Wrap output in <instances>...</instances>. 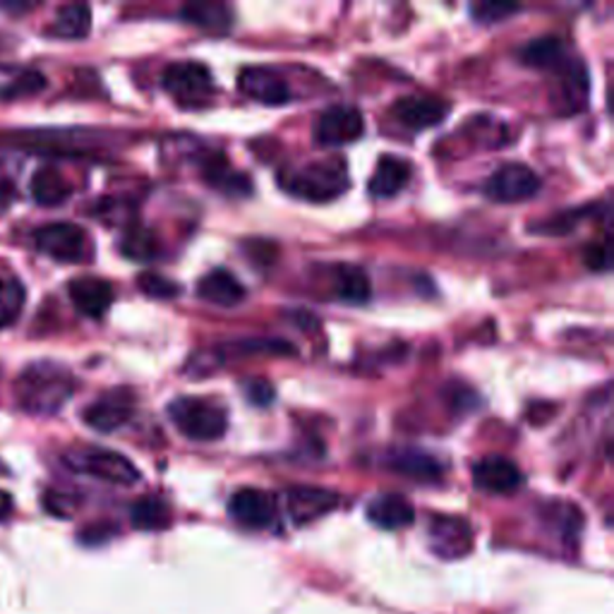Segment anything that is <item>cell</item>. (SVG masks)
Masks as SVG:
<instances>
[{"label":"cell","mask_w":614,"mask_h":614,"mask_svg":"<svg viewBox=\"0 0 614 614\" xmlns=\"http://www.w3.org/2000/svg\"><path fill=\"white\" fill-rule=\"evenodd\" d=\"M75 392V377L58 363L27 365L14 379V402L32 416H53Z\"/></svg>","instance_id":"6da1fadb"},{"label":"cell","mask_w":614,"mask_h":614,"mask_svg":"<svg viewBox=\"0 0 614 614\" xmlns=\"http://www.w3.org/2000/svg\"><path fill=\"white\" fill-rule=\"evenodd\" d=\"M279 182L288 195L307 199V202H329L348 190L350 178L346 161L341 157H329L281 171Z\"/></svg>","instance_id":"7a4b0ae2"},{"label":"cell","mask_w":614,"mask_h":614,"mask_svg":"<svg viewBox=\"0 0 614 614\" xmlns=\"http://www.w3.org/2000/svg\"><path fill=\"white\" fill-rule=\"evenodd\" d=\"M168 418L192 442H217L228 429L226 408L199 396L174 398L168 404Z\"/></svg>","instance_id":"3957f363"},{"label":"cell","mask_w":614,"mask_h":614,"mask_svg":"<svg viewBox=\"0 0 614 614\" xmlns=\"http://www.w3.org/2000/svg\"><path fill=\"white\" fill-rule=\"evenodd\" d=\"M66 466H70L75 473L89 475V478H97L101 483H111V485H122V487H130L142 478L140 471L135 468V464L128 456L111 449H101V447H82V449L68 452Z\"/></svg>","instance_id":"277c9868"},{"label":"cell","mask_w":614,"mask_h":614,"mask_svg":"<svg viewBox=\"0 0 614 614\" xmlns=\"http://www.w3.org/2000/svg\"><path fill=\"white\" fill-rule=\"evenodd\" d=\"M164 89L171 95L182 109H205L214 97V80L207 66L195 60H182L164 70Z\"/></svg>","instance_id":"5b68a950"},{"label":"cell","mask_w":614,"mask_h":614,"mask_svg":"<svg viewBox=\"0 0 614 614\" xmlns=\"http://www.w3.org/2000/svg\"><path fill=\"white\" fill-rule=\"evenodd\" d=\"M541 190V178L526 164H504L485 180V195L502 205L526 202Z\"/></svg>","instance_id":"8992f818"},{"label":"cell","mask_w":614,"mask_h":614,"mask_svg":"<svg viewBox=\"0 0 614 614\" xmlns=\"http://www.w3.org/2000/svg\"><path fill=\"white\" fill-rule=\"evenodd\" d=\"M365 132V118L348 103L329 106L327 111H321L315 122V140L321 147H344L360 140Z\"/></svg>","instance_id":"52a82bcc"},{"label":"cell","mask_w":614,"mask_h":614,"mask_svg":"<svg viewBox=\"0 0 614 614\" xmlns=\"http://www.w3.org/2000/svg\"><path fill=\"white\" fill-rule=\"evenodd\" d=\"M34 245L39 252L58 259V263L75 265L87 257V234L80 226L68 221L41 226L34 234Z\"/></svg>","instance_id":"ba28073f"},{"label":"cell","mask_w":614,"mask_h":614,"mask_svg":"<svg viewBox=\"0 0 614 614\" xmlns=\"http://www.w3.org/2000/svg\"><path fill=\"white\" fill-rule=\"evenodd\" d=\"M135 413V396L130 389H111L101 394L95 404L85 410V423L97 433H116Z\"/></svg>","instance_id":"9c48e42d"},{"label":"cell","mask_w":614,"mask_h":614,"mask_svg":"<svg viewBox=\"0 0 614 614\" xmlns=\"http://www.w3.org/2000/svg\"><path fill=\"white\" fill-rule=\"evenodd\" d=\"M286 514L296 526L313 524V521L327 516L339 504V495L325 487H290L284 493Z\"/></svg>","instance_id":"30bf717a"},{"label":"cell","mask_w":614,"mask_h":614,"mask_svg":"<svg viewBox=\"0 0 614 614\" xmlns=\"http://www.w3.org/2000/svg\"><path fill=\"white\" fill-rule=\"evenodd\" d=\"M473 483L489 495H514L524 485V473L504 456H485L473 466Z\"/></svg>","instance_id":"8fae6325"},{"label":"cell","mask_w":614,"mask_h":614,"mask_svg":"<svg viewBox=\"0 0 614 614\" xmlns=\"http://www.w3.org/2000/svg\"><path fill=\"white\" fill-rule=\"evenodd\" d=\"M228 514L245 528H269L276 521V499L257 487H242L230 497Z\"/></svg>","instance_id":"7c38bea8"},{"label":"cell","mask_w":614,"mask_h":614,"mask_svg":"<svg viewBox=\"0 0 614 614\" xmlns=\"http://www.w3.org/2000/svg\"><path fill=\"white\" fill-rule=\"evenodd\" d=\"M429 545L435 555L444 559H458L473 547V531L466 518L458 516H435L429 524Z\"/></svg>","instance_id":"4fadbf2b"},{"label":"cell","mask_w":614,"mask_h":614,"mask_svg":"<svg viewBox=\"0 0 614 614\" xmlns=\"http://www.w3.org/2000/svg\"><path fill=\"white\" fill-rule=\"evenodd\" d=\"M449 111L452 103L437 97H404L394 103L396 120L413 132L439 126Z\"/></svg>","instance_id":"5bb4252c"},{"label":"cell","mask_w":614,"mask_h":614,"mask_svg":"<svg viewBox=\"0 0 614 614\" xmlns=\"http://www.w3.org/2000/svg\"><path fill=\"white\" fill-rule=\"evenodd\" d=\"M68 296L77 313H82L91 319H99L113 303V286L111 281L99 279V276H80L68 284Z\"/></svg>","instance_id":"9a60e30c"},{"label":"cell","mask_w":614,"mask_h":614,"mask_svg":"<svg viewBox=\"0 0 614 614\" xmlns=\"http://www.w3.org/2000/svg\"><path fill=\"white\" fill-rule=\"evenodd\" d=\"M238 85L245 97L265 106H284L290 101L288 85L269 68H245L238 77Z\"/></svg>","instance_id":"2e32d148"},{"label":"cell","mask_w":614,"mask_h":614,"mask_svg":"<svg viewBox=\"0 0 614 614\" xmlns=\"http://www.w3.org/2000/svg\"><path fill=\"white\" fill-rule=\"evenodd\" d=\"M384 466L389 471L406 475V478L420 481V483H429V481H439L442 478V464L427 452L420 449H394L384 458Z\"/></svg>","instance_id":"e0dca14e"},{"label":"cell","mask_w":614,"mask_h":614,"mask_svg":"<svg viewBox=\"0 0 614 614\" xmlns=\"http://www.w3.org/2000/svg\"><path fill=\"white\" fill-rule=\"evenodd\" d=\"M410 174L413 168L408 161L394 157V154H384V157L377 161L370 182H367V190H370V195L377 199L396 197L410 182Z\"/></svg>","instance_id":"ac0fdd59"},{"label":"cell","mask_w":614,"mask_h":614,"mask_svg":"<svg viewBox=\"0 0 614 614\" xmlns=\"http://www.w3.org/2000/svg\"><path fill=\"white\" fill-rule=\"evenodd\" d=\"M367 518L384 531H398L416 521V509H413V504L404 495L389 493L379 495L367 504Z\"/></svg>","instance_id":"d6986e66"},{"label":"cell","mask_w":614,"mask_h":614,"mask_svg":"<svg viewBox=\"0 0 614 614\" xmlns=\"http://www.w3.org/2000/svg\"><path fill=\"white\" fill-rule=\"evenodd\" d=\"M197 296L221 307H236L245 300V286L238 281L236 274L226 269H211L197 284Z\"/></svg>","instance_id":"ffe728a7"},{"label":"cell","mask_w":614,"mask_h":614,"mask_svg":"<svg viewBox=\"0 0 614 614\" xmlns=\"http://www.w3.org/2000/svg\"><path fill=\"white\" fill-rule=\"evenodd\" d=\"M34 202L41 207H60L68 202L70 197V182L60 176L56 168H39L29 182Z\"/></svg>","instance_id":"44dd1931"},{"label":"cell","mask_w":614,"mask_h":614,"mask_svg":"<svg viewBox=\"0 0 614 614\" xmlns=\"http://www.w3.org/2000/svg\"><path fill=\"white\" fill-rule=\"evenodd\" d=\"M521 63H526L531 68H541V70H552V68H562L566 51L559 37H543V39H533L526 43L518 53Z\"/></svg>","instance_id":"7402d4cb"},{"label":"cell","mask_w":614,"mask_h":614,"mask_svg":"<svg viewBox=\"0 0 614 614\" xmlns=\"http://www.w3.org/2000/svg\"><path fill=\"white\" fill-rule=\"evenodd\" d=\"M130 518L140 531H164L171 526V506L159 497H142L132 504Z\"/></svg>","instance_id":"603a6c76"},{"label":"cell","mask_w":614,"mask_h":614,"mask_svg":"<svg viewBox=\"0 0 614 614\" xmlns=\"http://www.w3.org/2000/svg\"><path fill=\"white\" fill-rule=\"evenodd\" d=\"M334 290L341 300L353 305H363L373 296L370 279H367V274L358 267H339L334 279Z\"/></svg>","instance_id":"cb8c5ba5"},{"label":"cell","mask_w":614,"mask_h":614,"mask_svg":"<svg viewBox=\"0 0 614 614\" xmlns=\"http://www.w3.org/2000/svg\"><path fill=\"white\" fill-rule=\"evenodd\" d=\"M91 29V10L82 3L60 8L51 34L60 39H85Z\"/></svg>","instance_id":"d4e9b609"},{"label":"cell","mask_w":614,"mask_h":614,"mask_svg":"<svg viewBox=\"0 0 614 614\" xmlns=\"http://www.w3.org/2000/svg\"><path fill=\"white\" fill-rule=\"evenodd\" d=\"M24 303L27 288L18 276H6V279H0V329H8L18 321Z\"/></svg>","instance_id":"484cf974"},{"label":"cell","mask_w":614,"mask_h":614,"mask_svg":"<svg viewBox=\"0 0 614 614\" xmlns=\"http://www.w3.org/2000/svg\"><path fill=\"white\" fill-rule=\"evenodd\" d=\"M159 250L161 245L157 234L142 226L126 230V236L120 240V252L130 259H137V263H149V259L159 257Z\"/></svg>","instance_id":"4316f807"},{"label":"cell","mask_w":614,"mask_h":614,"mask_svg":"<svg viewBox=\"0 0 614 614\" xmlns=\"http://www.w3.org/2000/svg\"><path fill=\"white\" fill-rule=\"evenodd\" d=\"M182 18L188 22L211 29V32H224L230 27V10L224 3H195L182 10Z\"/></svg>","instance_id":"83f0119b"},{"label":"cell","mask_w":614,"mask_h":614,"mask_svg":"<svg viewBox=\"0 0 614 614\" xmlns=\"http://www.w3.org/2000/svg\"><path fill=\"white\" fill-rule=\"evenodd\" d=\"M137 284H140V290L145 296L157 298V300H168V298H176L180 294V286L171 279H166V276L159 274V271L140 274Z\"/></svg>","instance_id":"f1b7e54d"},{"label":"cell","mask_w":614,"mask_h":614,"mask_svg":"<svg viewBox=\"0 0 614 614\" xmlns=\"http://www.w3.org/2000/svg\"><path fill=\"white\" fill-rule=\"evenodd\" d=\"M46 87V80L41 72H24L20 75L18 80H14L12 85L0 89V99H18V97H29V95H37V91H41Z\"/></svg>","instance_id":"f546056e"},{"label":"cell","mask_w":614,"mask_h":614,"mask_svg":"<svg viewBox=\"0 0 614 614\" xmlns=\"http://www.w3.org/2000/svg\"><path fill=\"white\" fill-rule=\"evenodd\" d=\"M240 389H242L245 398H248V402H250L252 406H271V402L276 398L274 384L267 382V379H263V377L245 379Z\"/></svg>","instance_id":"4dcf8cb0"},{"label":"cell","mask_w":614,"mask_h":614,"mask_svg":"<svg viewBox=\"0 0 614 614\" xmlns=\"http://www.w3.org/2000/svg\"><path fill=\"white\" fill-rule=\"evenodd\" d=\"M516 10H518V6H514V3H473L471 6L473 20L485 22V24L499 22L506 18V14H514Z\"/></svg>","instance_id":"1f68e13d"},{"label":"cell","mask_w":614,"mask_h":614,"mask_svg":"<svg viewBox=\"0 0 614 614\" xmlns=\"http://www.w3.org/2000/svg\"><path fill=\"white\" fill-rule=\"evenodd\" d=\"M583 263L588 265L591 271H607L610 269V248L607 242H593L583 252Z\"/></svg>","instance_id":"d6a6232c"},{"label":"cell","mask_w":614,"mask_h":614,"mask_svg":"<svg viewBox=\"0 0 614 614\" xmlns=\"http://www.w3.org/2000/svg\"><path fill=\"white\" fill-rule=\"evenodd\" d=\"M46 509L58 514V516H68L72 509H75V502L72 497L63 495V493H56V489H51V493H46Z\"/></svg>","instance_id":"836d02e7"},{"label":"cell","mask_w":614,"mask_h":614,"mask_svg":"<svg viewBox=\"0 0 614 614\" xmlns=\"http://www.w3.org/2000/svg\"><path fill=\"white\" fill-rule=\"evenodd\" d=\"M12 514V497L6 493V489H0V521H6Z\"/></svg>","instance_id":"e575fe53"}]
</instances>
